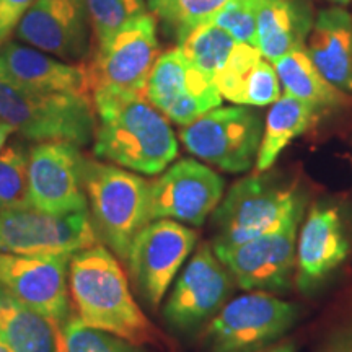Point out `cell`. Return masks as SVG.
Listing matches in <instances>:
<instances>
[{
  "instance_id": "1",
  "label": "cell",
  "mask_w": 352,
  "mask_h": 352,
  "mask_svg": "<svg viewBox=\"0 0 352 352\" xmlns=\"http://www.w3.org/2000/svg\"><path fill=\"white\" fill-rule=\"evenodd\" d=\"M94 153L144 175H160L178 155L170 122L145 96L96 91Z\"/></svg>"
},
{
  "instance_id": "2",
  "label": "cell",
  "mask_w": 352,
  "mask_h": 352,
  "mask_svg": "<svg viewBox=\"0 0 352 352\" xmlns=\"http://www.w3.org/2000/svg\"><path fill=\"white\" fill-rule=\"evenodd\" d=\"M69 294L87 327L111 333L135 346L155 344L157 328L129 289L122 266L107 246L96 243L72 254Z\"/></svg>"
},
{
  "instance_id": "3",
  "label": "cell",
  "mask_w": 352,
  "mask_h": 352,
  "mask_svg": "<svg viewBox=\"0 0 352 352\" xmlns=\"http://www.w3.org/2000/svg\"><path fill=\"white\" fill-rule=\"evenodd\" d=\"M0 121L34 142H94L96 114L88 95L51 94L21 85L0 65Z\"/></svg>"
},
{
  "instance_id": "4",
  "label": "cell",
  "mask_w": 352,
  "mask_h": 352,
  "mask_svg": "<svg viewBox=\"0 0 352 352\" xmlns=\"http://www.w3.org/2000/svg\"><path fill=\"white\" fill-rule=\"evenodd\" d=\"M83 188L98 240L127 259L132 241L152 222L151 182L122 166L85 157Z\"/></svg>"
},
{
  "instance_id": "5",
  "label": "cell",
  "mask_w": 352,
  "mask_h": 352,
  "mask_svg": "<svg viewBox=\"0 0 352 352\" xmlns=\"http://www.w3.org/2000/svg\"><path fill=\"white\" fill-rule=\"evenodd\" d=\"M305 201L296 186L280 184L271 176H246L230 188L214 210L212 246L240 245L277 230L303 210Z\"/></svg>"
},
{
  "instance_id": "6",
  "label": "cell",
  "mask_w": 352,
  "mask_h": 352,
  "mask_svg": "<svg viewBox=\"0 0 352 352\" xmlns=\"http://www.w3.org/2000/svg\"><path fill=\"white\" fill-rule=\"evenodd\" d=\"M158 50L152 13L138 16L103 41L95 43L87 65L91 94L145 96Z\"/></svg>"
},
{
  "instance_id": "7",
  "label": "cell",
  "mask_w": 352,
  "mask_h": 352,
  "mask_svg": "<svg viewBox=\"0 0 352 352\" xmlns=\"http://www.w3.org/2000/svg\"><path fill=\"white\" fill-rule=\"evenodd\" d=\"M297 305L274 294L253 292L233 298L210 318L209 352H258L276 344L297 323Z\"/></svg>"
},
{
  "instance_id": "8",
  "label": "cell",
  "mask_w": 352,
  "mask_h": 352,
  "mask_svg": "<svg viewBox=\"0 0 352 352\" xmlns=\"http://www.w3.org/2000/svg\"><path fill=\"white\" fill-rule=\"evenodd\" d=\"M179 138L188 152L209 165L228 173H243L256 162L263 124L252 109L219 107L184 126Z\"/></svg>"
},
{
  "instance_id": "9",
  "label": "cell",
  "mask_w": 352,
  "mask_h": 352,
  "mask_svg": "<svg viewBox=\"0 0 352 352\" xmlns=\"http://www.w3.org/2000/svg\"><path fill=\"white\" fill-rule=\"evenodd\" d=\"M303 210L283 227L240 245L212 246L239 287L267 294H285L297 267V232Z\"/></svg>"
},
{
  "instance_id": "10",
  "label": "cell",
  "mask_w": 352,
  "mask_h": 352,
  "mask_svg": "<svg viewBox=\"0 0 352 352\" xmlns=\"http://www.w3.org/2000/svg\"><path fill=\"white\" fill-rule=\"evenodd\" d=\"M88 210L51 214L34 208L0 210V252L56 256L98 243Z\"/></svg>"
},
{
  "instance_id": "11",
  "label": "cell",
  "mask_w": 352,
  "mask_h": 352,
  "mask_svg": "<svg viewBox=\"0 0 352 352\" xmlns=\"http://www.w3.org/2000/svg\"><path fill=\"white\" fill-rule=\"evenodd\" d=\"M197 243V233L173 219L148 222L132 241L127 266L140 297L152 308L166 290Z\"/></svg>"
},
{
  "instance_id": "12",
  "label": "cell",
  "mask_w": 352,
  "mask_h": 352,
  "mask_svg": "<svg viewBox=\"0 0 352 352\" xmlns=\"http://www.w3.org/2000/svg\"><path fill=\"white\" fill-rule=\"evenodd\" d=\"M145 98L183 127L222 104L214 78L189 63L178 46L158 56L145 87Z\"/></svg>"
},
{
  "instance_id": "13",
  "label": "cell",
  "mask_w": 352,
  "mask_h": 352,
  "mask_svg": "<svg viewBox=\"0 0 352 352\" xmlns=\"http://www.w3.org/2000/svg\"><path fill=\"white\" fill-rule=\"evenodd\" d=\"M85 155L72 142H38L28 152V199L51 214L88 210L83 188Z\"/></svg>"
},
{
  "instance_id": "14",
  "label": "cell",
  "mask_w": 352,
  "mask_h": 352,
  "mask_svg": "<svg viewBox=\"0 0 352 352\" xmlns=\"http://www.w3.org/2000/svg\"><path fill=\"white\" fill-rule=\"evenodd\" d=\"M15 33L23 44L70 64H83L94 51L85 0H34Z\"/></svg>"
},
{
  "instance_id": "15",
  "label": "cell",
  "mask_w": 352,
  "mask_h": 352,
  "mask_svg": "<svg viewBox=\"0 0 352 352\" xmlns=\"http://www.w3.org/2000/svg\"><path fill=\"white\" fill-rule=\"evenodd\" d=\"M232 285V274L215 256L212 246L202 243L176 280L164 318L179 331L201 327L223 307Z\"/></svg>"
},
{
  "instance_id": "16",
  "label": "cell",
  "mask_w": 352,
  "mask_h": 352,
  "mask_svg": "<svg viewBox=\"0 0 352 352\" xmlns=\"http://www.w3.org/2000/svg\"><path fill=\"white\" fill-rule=\"evenodd\" d=\"M70 254L28 256L0 252V287L60 327L70 318Z\"/></svg>"
},
{
  "instance_id": "17",
  "label": "cell",
  "mask_w": 352,
  "mask_h": 352,
  "mask_svg": "<svg viewBox=\"0 0 352 352\" xmlns=\"http://www.w3.org/2000/svg\"><path fill=\"white\" fill-rule=\"evenodd\" d=\"M223 196V179L208 165L183 158L151 182V214L202 226Z\"/></svg>"
},
{
  "instance_id": "18",
  "label": "cell",
  "mask_w": 352,
  "mask_h": 352,
  "mask_svg": "<svg viewBox=\"0 0 352 352\" xmlns=\"http://www.w3.org/2000/svg\"><path fill=\"white\" fill-rule=\"evenodd\" d=\"M0 65L21 85L51 94H70L90 96V77L85 64L65 60L15 41L0 47Z\"/></svg>"
},
{
  "instance_id": "19",
  "label": "cell",
  "mask_w": 352,
  "mask_h": 352,
  "mask_svg": "<svg viewBox=\"0 0 352 352\" xmlns=\"http://www.w3.org/2000/svg\"><path fill=\"white\" fill-rule=\"evenodd\" d=\"M347 250L349 245L336 210L327 206L311 208L297 241L298 285L314 287L344 261Z\"/></svg>"
},
{
  "instance_id": "20",
  "label": "cell",
  "mask_w": 352,
  "mask_h": 352,
  "mask_svg": "<svg viewBox=\"0 0 352 352\" xmlns=\"http://www.w3.org/2000/svg\"><path fill=\"white\" fill-rule=\"evenodd\" d=\"M215 82L222 98L235 104L267 107L280 96L276 69L263 59L256 46L246 43L235 44Z\"/></svg>"
},
{
  "instance_id": "21",
  "label": "cell",
  "mask_w": 352,
  "mask_h": 352,
  "mask_svg": "<svg viewBox=\"0 0 352 352\" xmlns=\"http://www.w3.org/2000/svg\"><path fill=\"white\" fill-rule=\"evenodd\" d=\"M308 56L338 90L352 91V16L342 8L320 12L308 34Z\"/></svg>"
},
{
  "instance_id": "22",
  "label": "cell",
  "mask_w": 352,
  "mask_h": 352,
  "mask_svg": "<svg viewBox=\"0 0 352 352\" xmlns=\"http://www.w3.org/2000/svg\"><path fill=\"white\" fill-rule=\"evenodd\" d=\"M256 47L270 63L300 50L314 26L311 12L297 0H254Z\"/></svg>"
},
{
  "instance_id": "23",
  "label": "cell",
  "mask_w": 352,
  "mask_h": 352,
  "mask_svg": "<svg viewBox=\"0 0 352 352\" xmlns=\"http://www.w3.org/2000/svg\"><path fill=\"white\" fill-rule=\"evenodd\" d=\"M0 340L13 352H60L63 327L0 287Z\"/></svg>"
},
{
  "instance_id": "24",
  "label": "cell",
  "mask_w": 352,
  "mask_h": 352,
  "mask_svg": "<svg viewBox=\"0 0 352 352\" xmlns=\"http://www.w3.org/2000/svg\"><path fill=\"white\" fill-rule=\"evenodd\" d=\"M314 113L308 104L289 94L279 96V100L272 103L256 157L258 173L270 170L279 158L280 152L308 129L314 120Z\"/></svg>"
},
{
  "instance_id": "25",
  "label": "cell",
  "mask_w": 352,
  "mask_h": 352,
  "mask_svg": "<svg viewBox=\"0 0 352 352\" xmlns=\"http://www.w3.org/2000/svg\"><path fill=\"white\" fill-rule=\"evenodd\" d=\"M274 67L277 77L285 88V94L296 96L314 111L341 103L340 90L321 76L305 47L294 50L280 57L274 63Z\"/></svg>"
},
{
  "instance_id": "26",
  "label": "cell",
  "mask_w": 352,
  "mask_h": 352,
  "mask_svg": "<svg viewBox=\"0 0 352 352\" xmlns=\"http://www.w3.org/2000/svg\"><path fill=\"white\" fill-rule=\"evenodd\" d=\"M235 44V39L212 21L197 25L178 38V47L184 57L214 80L226 65Z\"/></svg>"
},
{
  "instance_id": "27",
  "label": "cell",
  "mask_w": 352,
  "mask_h": 352,
  "mask_svg": "<svg viewBox=\"0 0 352 352\" xmlns=\"http://www.w3.org/2000/svg\"><path fill=\"white\" fill-rule=\"evenodd\" d=\"M32 208L28 199V152L19 144L0 151V210Z\"/></svg>"
},
{
  "instance_id": "28",
  "label": "cell",
  "mask_w": 352,
  "mask_h": 352,
  "mask_svg": "<svg viewBox=\"0 0 352 352\" xmlns=\"http://www.w3.org/2000/svg\"><path fill=\"white\" fill-rule=\"evenodd\" d=\"M94 44L122 28L134 19L147 13L145 0H85Z\"/></svg>"
},
{
  "instance_id": "29",
  "label": "cell",
  "mask_w": 352,
  "mask_h": 352,
  "mask_svg": "<svg viewBox=\"0 0 352 352\" xmlns=\"http://www.w3.org/2000/svg\"><path fill=\"white\" fill-rule=\"evenodd\" d=\"M63 338L67 352H142L120 336L87 327L78 316L63 324Z\"/></svg>"
},
{
  "instance_id": "30",
  "label": "cell",
  "mask_w": 352,
  "mask_h": 352,
  "mask_svg": "<svg viewBox=\"0 0 352 352\" xmlns=\"http://www.w3.org/2000/svg\"><path fill=\"white\" fill-rule=\"evenodd\" d=\"M228 2L230 0H166L158 16L173 30L178 39L197 25L212 21Z\"/></svg>"
},
{
  "instance_id": "31",
  "label": "cell",
  "mask_w": 352,
  "mask_h": 352,
  "mask_svg": "<svg viewBox=\"0 0 352 352\" xmlns=\"http://www.w3.org/2000/svg\"><path fill=\"white\" fill-rule=\"evenodd\" d=\"M236 43L256 46V10L254 0H230L212 20Z\"/></svg>"
},
{
  "instance_id": "32",
  "label": "cell",
  "mask_w": 352,
  "mask_h": 352,
  "mask_svg": "<svg viewBox=\"0 0 352 352\" xmlns=\"http://www.w3.org/2000/svg\"><path fill=\"white\" fill-rule=\"evenodd\" d=\"M34 0H0V47L8 41L12 33L33 6Z\"/></svg>"
},
{
  "instance_id": "33",
  "label": "cell",
  "mask_w": 352,
  "mask_h": 352,
  "mask_svg": "<svg viewBox=\"0 0 352 352\" xmlns=\"http://www.w3.org/2000/svg\"><path fill=\"white\" fill-rule=\"evenodd\" d=\"M320 352H352V331L338 334Z\"/></svg>"
},
{
  "instance_id": "34",
  "label": "cell",
  "mask_w": 352,
  "mask_h": 352,
  "mask_svg": "<svg viewBox=\"0 0 352 352\" xmlns=\"http://www.w3.org/2000/svg\"><path fill=\"white\" fill-rule=\"evenodd\" d=\"M258 352H297V349L296 346H294V342L283 341L279 342V344H272L270 347H266V349H261Z\"/></svg>"
},
{
  "instance_id": "35",
  "label": "cell",
  "mask_w": 352,
  "mask_h": 352,
  "mask_svg": "<svg viewBox=\"0 0 352 352\" xmlns=\"http://www.w3.org/2000/svg\"><path fill=\"white\" fill-rule=\"evenodd\" d=\"M13 132H15V129H13L12 124H8L6 121H0V151L6 147L7 139L10 138V134H13Z\"/></svg>"
},
{
  "instance_id": "36",
  "label": "cell",
  "mask_w": 352,
  "mask_h": 352,
  "mask_svg": "<svg viewBox=\"0 0 352 352\" xmlns=\"http://www.w3.org/2000/svg\"><path fill=\"white\" fill-rule=\"evenodd\" d=\"M145 3H147V8L148 12L152 13V15H160V12L164 10L166 0H145Z\"/></svg>"
},
{
  "instance_id": "37",
  "label": "cell",
  "mask_w": 352,
  "mask_h": 352,
  "mask_svg": "<svg viewBox=\"0 0 352 352\" xmlns=\"http://www.w3.org/2000/svg\"><path fill=\"white\" fill-rule=\"evenodd\" d=\"M0 352H13V351L6 344V342L0 340Z\"/></svg>"
},
{
  "instance_id": "38",
  "label": "cell",
  "mask_w": 352,
  "mask_h": 352,
  "mask_svg": "<svg viewBox=\"0 0 352 352\" xmlns=\"http://www.w3.org/2000/svg\"><path fill=\"white\" fill-rule=\"evenodd\" d=\"M333 2H338V3H347V2H351V0H333Z\"/></svg>"
},
{
  "instance_id": "39",
  "label": "cell",
  "mask_w": 352,
  "mask_h": 352,
  "mask_svg": "<svg viewBox=\"0 0 352 352\" xmlns=\"http://www.w3.org/2000/svg\"><path fill=\"white\" fill-rule=\"evenodd\" d=\"M60 352H67V351H65V344H64V341H63V347H60Z\"/></svg>"
}]
</instances>
